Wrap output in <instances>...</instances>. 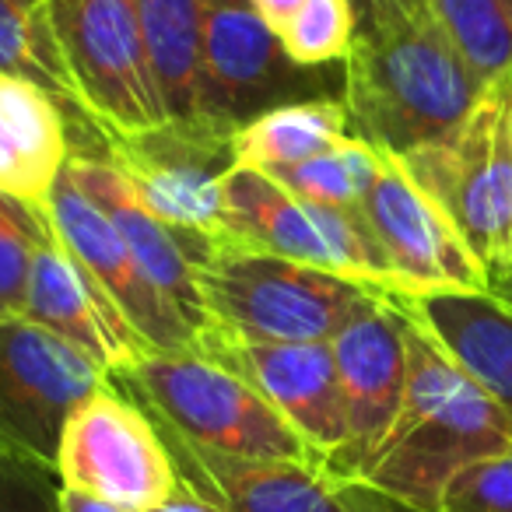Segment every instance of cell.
Listing matches in <instances>:
<instances>
[{
  "mask_svg": "<svg viewBox=\"0 0 512 512\" xmlns=\"http://www.w3.org/2000/svg\"><path fill=\"white\" fill-rule=\"evenodd\" d=\"M341 64L351 134L390 158L453 137L484 92L428 0H383Z\"/></svg>",
  "mask_w": 512,
  "mask_h": 512,
  "instance_id": "6da1fadb",
  "label": "cell"
},
{
  "mask_svg": "<svg viewBox=\"0 0 512 512\" xmlns=\"http://www.w3.org/2000/svg\"><path fill=\"white\" fill-rule=\"evenodd\" d=\"M404 337V400L355 481L414 509L439 512L442 491L463 467L509 453L512 418L407 313Z\"/></svg>",
  "mask_w": 512,
  "mask_h": 512,
  "instance_id": "7a4b0ae2",
  "label": "cell"
},
{
  "mask_svg": "<svg viewBox=\"0 0 512 512\" xmlns=\"http://www.w3.org/2000/svg\"><path fill=\"white\" fill-rule=\"evenodd\" d=\"M397 162L467 242L488 295H498L512 271V78L484 88L453 137Z\"/></svg>",
  "mask_w": 512,
  "mask_h": 512,
  "instance_id": "3957f363",
  "label": "cell"
},
{
  "mask_svg": "<svg viewBox=\"0 0 512 512\" xmlns=\"http://www.w3.org/2000/svg\"><path fill=\"white\" fill-rule=\"evenodd\" d=\"M116 386L130 393L158 428L207 453L239 460L313 463L302 435L246 379L197 351H148Z\"/></svg>",
  "mask_w": 512,
  "mask_h": 512,
  "instance_id": "277c9868",
  "label": "cell"
},
{
  "mask_svg": "<svg viewBox=\"0 0 512 512\" xmlns=\"http://www.w3.org/2000/svg\"><path fill=\"white\" fill-rule=\"evenodd\" d=\"M207 327L253 341H330L372 288L239 242H218L197 264Z\"/></svg>",
  "mask_w": 512,
  "mask_h": 512,
  "instance_id": "5b68a950",
  "label": "cell"
},
{
  "mask_svg": "<svg viewBox=\"0 0 512 512\" xmlns=\"http://www.w3.org/2000/svg\"><path fill=\"white\" fill-rule=\"evenodd\" d=\"M225 242L330 271L372 292L400 295L397 278L358 207L302 200L256 169H232L221 183Z\"/></svg>",
  "mask_w": 512,
  "mask_h": 512,
  "instance_id": "8992f818",
  "label": "cell"
},
{
  "mask_svg": "<svg viewBox=\"0 0 512 512\" xmlns=\"http://www.w3.org/2000/svg\"><path fill=\"white\" fill-rule=\"evenodd\" d=\"M106 158L137 200L186 235L225 242L221 183L235 169L232 134L200 120H165L151 130H106Z\"/></svg>",
  "mask_w": 512,
  "mask_h": 512,
  "instance_id": "52a82bcc",
  "label": "cell"
},
{
  "mask_svg": "<svg viewBox=\"0 0 512 512\" xmlns=\"http://www.w3.org/2000/svg\"><path fill=\"white\" fill-rule=\"evenodd\" d=\"M320 95H341V74L295 67L249 4H207L193 120L235 134L267 109Z\"/></svg>",
  "mask_w": 512,
  "mask_h": 512,
  "instance_id": "ba28073f",
  "label": "cell"
},
{
  "mask_svg": "<svg viewBox=\"0 0 512 512\" xmlns=\"http://www.w3.org/2000/svg\"><path fill=\"white\" fill-rule=\"evenodd\" d=\"M53 474L60 488L88 491L134 512L158 509L179 488L158 425L113 379L71 414Z\"/></svg>",
  "mask_w": 512,
  "mask_h": 512,
  "instance_id": "9c48e42d",
  "label": "cell"
},
{
  "mask_svg": "<svg viewBox=\"0 0 512 512\" xmlns=\"http://www.w3.org/2000/svg\"><path fill=\"white\" fill-rule=\"evenodd\" d=\"M106 383L85 351L29 316L0 320V442L39 467H57L71 414Z\"/></svg>",
  "mask_w": 512,
  "mask_h": 512,
  "instance_id": "30bf717a",
  "label": "cell"
},
{
  "mask_svg": "<svg viewBox=\"0 0 512 512\" xmlns=\"http://www.w3.org/2000/svg\"><path fill=\"white\" fill-rule=\"evenodd\" d=\"M53 18L102 127L151 130L169 120L134 0H53Z\"/></svg>",
  "mask_w": 512,
  "mask_h": 512,
  "instance_id": "8fae6325",
  "label": "cell"
},
{
  "mask_svg": "<svg viewBox=\"0 0 512 512\" xmlns=\"http://www.w3.org/2000/svg\"><path fill=\"white\" fill-rule=\"evenodd\" d=\"M197 355L214 358L228 372L246 379L302 435L316 467L323 474L334 470L348 446V425L330 341H253L232 330L204 327Z\"/></svg>",
  "mask_w": 512,
  "mask_h": 512,
  "instance_id": "7c38bea8",
  "label": "cell"
},
{
  "mask_svg": "<svg viewBox=\"0 0 512 512\" xmlns=\"http://www.w3.org/2000/svg\"><path fill=\"white\" fill-rule=\"evenodd\" d=\"M337 383L344 400L348 446L334 463V481H355L369 456L390 432L404 400L407 383V337L404 313L393 295L372 292L351 320L330 337Z\"/></svg>",
  "mask_w": 512,
  "mask_h": 512,
  "instance_id": "4fadbf2b",
  "label": "cell"
},
{
  "mask_svg": "<svg viewBox=\"0 0 512 512\" xmlns=\"http://www.w3.org/2000/svg\"><path fill=\"white\" fill-rule=\"evenodd\" d=\"M376 246L397 278L400 295L488 292L481 264L446 214L414 186L397 158L383 155L372 190L358 204Z\"/></svg>",
  "mask_w": 512,
  "mask_h": 512,
  "instance_id": "5bb4252c",
  "label": "cell"
},
{
  "mask_svg": "<svg viewBox=\"0 0 512 512\" xmlns=\"http://www.w3.org/2000/svg\"><path fill=\"white\" fill-rule=\"evenodd\" d=\"M25 316L85 351L109 379H120L148 355L144 337L123 316L113 295L60 242L50 214H46V232L36 249V260H32Z\"/></svg>",
  "mask_w": 512,
  "mask_h": 512,
  "instance_id": "9a60e30c",
  "label": "cell"
},
{
  "mask_svg": "<svg viewBox=\"0 0 512 512\" xmlns=\"http://www.w3.org/2000/svg\"><path fill=\"white\" fill-rule=\"evenodd\" d=\"M46 214H50L60 242L113 295L123 316L144 337L148 351H158V355L197 351V334L165 302V295L151 285L148 274L141 271V264L130 253V246L123 242V235L113 228V221L78 190V183L67 176V169L60 172L50 197H46Z\"/></svg>",
  "mask_w": 512,
  "mask_h": 512,
  "instance_id": "2e32d148",
  "label": "cell"
},
{
  "mask_svg": "<svg viewBox=\"0 0 512 512\" xmlns=\"http://www.w3.org/2000/svg\"><path fill=\"white\" fill-rule=\"evenodd\" d=\"M67 176L78 183V190L113 221V228L123 235V242L130 246L134 260L141 264V271L148 274V281L165 295L172 309L186 320V327L200 334L207 327L204 306L197 295V264L211 253L218 242L200 239V235H186L179 228H169L165 221H158L141 200L130 193V186L123 183V176L99 155H85V151H71L67 158Z\"/></svg>",
  "mask_w": 512,
  "mask_h": 512,
  "instance_id": "e0dca14e",
  "label": "cell"
},
{
  "mask_svg": "<svg viewBox=\"0 0 512 512\" xmlns=\"http://www.w3.org/2000/svg\"><path fill=\"white\" fill-rule=\"evenodd\" d=\"M179 477L218 512H351L341 484L313 463L239 460L197 449L158 428Z\"/></svg>",
  "mask_w": 512,
  "mask_h": 512,
  "instance_id": "ac0fdd59",
  "label": "cell"
},
{
  "mask_svg": "<svg viewBox=\"0 0 512 512\" xmlns=\"http://www.w3.org/2000/svg\"><path fill=\"white\" fill-rule=\"evenodd\" d=\"M400 309L512 418V309L488 292L393 295Z\"/></svg>",
  "mask_w": 512,
  "mask_h": 512,
  "instance_id": "d6986e66",
  "label": "cell"
},
{
  "mask_svg": "<svg viewBox=\"0 0 512 512\" xmlns=\"http://www.w3.org/2000/svg\"><path fill=\"white\" fill-rule=\"evenodd\" d=\"M0 74L25 81L64 113L71 151L99 155L106 127L71 71L53 0H0Z\"/></svg>",
  "mask_w": 512,
  "mask_h": 512,
  "instance_id": "ffe728a7",
  "label": "cell"
},
{
  "mask_svg": "<svg viewBox=\"0 0 512 512\" xmlns=\"http://www.w3.org/2000/svg\"><path fill=\"white\" fill-rule=\"evenodd\" d=\"M71 158L67 120L43 92L0 74V193L46 204Z\"/></svg>",
  "mask_w": 512,
  "mask_h": 512,
  "instance_id": "44dd1931",
  "label": "cell"
},
{
  "mask_svg": "<svg viewBox=\"0 0 512 512\" xmlns=\"http://www.w3.org/2000/svg\"><path fill=\"white\" fill-rule=\"evenodd\" d=\"M351 134L348 109L341 95H320V99L285 102L267 113L253 116L232 134V162L235 169L274 172L299 165L306 158L327 151L341 137Z\"/></svg>",
  "mask_w": 512,
  "mask_h": 512,
  "instance_id": "7402d4cb",
  "label": "cell"
},
{
  "mask_svg": "<svg viewBox=\"0 0 512 512\" xmlns=\"http://www.w3.org/2000/svg\"><path fill=\"white\" fill-rule=\"evenodd\" d=\"M134 8L141 18L165 116L190 123L197 113L207 0H134Z\"/></svg>",
  "mask_w": 512,
  "mask_h": 512,
  "instance_id": "603a6c76",
  "label": "cell"
},
{
  "mask_svg": "<svg viewBox=\"0 0 512 512\" xmlns=\"http://www.w3.org/2000/svg\"><path fill=\"white\" fill-rule=\"evenodd\" d=\"M481 88L512 78V0H428Z\"/></svg>",
  "mask_w": 512,
  "mask_h": 512,
  "instance_id": "cb8c5ba5",
  "label": "cell"
},
{
  "mask_svg": "<svg viewBox=\"0 0 512 512\" xmlns=\"http://www.w3.org/2000/svg\"><path fill=\"white\" fill-rule=\"evenodd\" d=\"M379 169H383V155L372 144H365L362 137L348 134L320 155L306 158L299 165H288V169L264 172V176H271L274 183L302 200L351 211L372 190Z\"/></svg>",
  "mask_w": 512,
  "mask_h": 512,
  "instance_id": "d4e9b609",
  "label": "cell"
},
{
  "mask_svg": "<svg viewBox=\"0 0 512 512\" xmlns=\"http://www.w3.org/2000/svg\"><path fill=\"white\" fill-rule=\"evenodd\" d=\"M358 15L351 0H302V8L278 32L295 67H330L348 57Z\"/></svg>",
  "mask_w": 512,
  "mask_h": 512,
  "instance_id": "484cf974",
  "label": "cell"
},
{
  "mask_svg": "<svg viewBox=\"0 0 512 512\" xmlns=\"http://www.w3.org/2000/svg\"><path fill=\"white\" fill-rule=\"evenodd\" d=\"M46 232V207L0 193V320L25 316L32 260Z\"/></svg>",
  "mask_w": 512,
  "mask_h": 512,
  "instance_id": "4316f807",
  "label": "cell"
},
{
  "mask_svg": "<svg viewBox=\"0 0 512 512\" xmlns=\"http://www.w3.org/2000/svg\"><path fill=\"white\" fill-rule=\"evenodd\" d=\"M439 512H512V449L463 467L442 491Z\"/></svg>",
  "mask_w": 512,
  "mask_h": 512,
  "instance_id": "83f0119b",
  "label": "cell"
},
{
  "mask_svg": "<svg viewBox=\"0 0 512 512\" xmlns=\"http://www.w3.org/2000/svg\"><path fill=\"white\" fill-rule=\"evenodd\" d=\"M60 481L53 470L0 442V512H60Z\"/></svg>",
  "mask_w": 512,
  "mask_h": 512,
  "instance_id": "f1b7e54d",
  "label": "cell"
},
{
  "mask_svg": "<svg viewBox=\"0 0 512 512\" xmlns=\"http://www.w3.org/2000/svg\"><path fill=\"white\" fill-rule=\"evenodd\" d=\"M344 491V502L351 505V512H425V509H414V505H404L397 498L383 495V491H372L358 481H337Z\"/></svg>",
  "mask_w": 512,
  "mask_h": 512,
  "instance_id": "f546056e",
  "label": "cell"
},
{
  "mask_svg": "<svg viewBox=\"0 0 512 512\" xmlns=\"http://www.w3.org/2000/svg\"><path fill=\"white\" fill-rule=\"evenodd\" d=\"M249 8L256 11V18L267 25V29L281 32L288 25V18L302 8V0H246Z\"/></svg>",
  "mask_w": 512,
  "mask_h": 512,
  "instance_id": "4dcf8cb0",
  "label": "cell"
},
{
  "mask_svg": "<svg viewBox=\"0 0 512 512\" xmlns=\"http://www.w3.org/2000/svg\"><path fill=\"white\" fill-rule=\"evenodd\" d=\"M60 512H134L123 509L116 502H106V498H95L88 491H74V488H60Z\"/></svg>",
  "mask_w": 512,
  "mask_h": 512,
  "instance_id": "1f68e13d",
  "label": "cell"
},
{
  "mask_svg": "<svg viewBox=\"0 0 512 512\" xmlns=\"http://www.w3.org/2000/svg\"><path fill=\"white\" fill-rule=\"evenodd\" d=\"M151 512H218V509H214V505L207 502L204 495H197V491H193L190 484L179 477V488L172 491V495L165 498L158 509H151Z\"/></svg>",
  "mask_w": 512,
  "mask_h": 512,
  "instance_id": "d6a6232c",
  "label": "cell"
},
{
  "mask_svg": "<svg viewBox=\"0 0 512 512\" xmlns=\"http://www.w3.org/2000/svg\"><path fill=\"white\" fill-rule=\"evenodd\" d=\"M383 0H351V8H355V15H358V22H365V18L372 15V11L379 8Z\"/></svg>",
  "mask_w": 512,
  "mask_h": 512,
  "instance_id": "836d02e7",
  "label": "cell"
},
{
  "mask_svg": "<svg viewBox=\"0 0 512 512\" xmlns=\"http://www.w3.org/2000/svg\"><path fill=\"white\" fill-rule=\"evenodd\" d=\"M207 4H246V0H207Z\"/></svg>",
  "mask_w": 512,
  "mask_h": 512,
  "instance_id": "e575fe53",
  "label": "cell"
}]
</instances>
